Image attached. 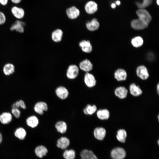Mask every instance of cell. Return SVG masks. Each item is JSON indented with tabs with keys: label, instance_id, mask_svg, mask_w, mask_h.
Returning a JSON list of instances; mask_svg holds the SVG:
<instances>
[{
	"label": "cell",
	"instance_id": "d6a6232c",
	"mask_svg": "<svg viewBox=\"0 0 159 159\" xmlns=\"http://www.w3.org/2000/svg\"><path fill=\"white\" fill-rule=\"evenodd\" d=\"M153 0H143L141 2L136 1V6L139 9H145L152 4Z\"/></svg>",
	"mask_w": 159,
	"mask_h": 159
},
{
	"label": "cell",
	"instance_id": "f6af8a7d",
	"mask_svg": "<svg viewBox=\"0 0 159 159\" xmlns=\"http://www.w3.org/2000/svg\"><path fill=\"white\" fill-rule=\"evenodd\" d=\"M156 4L158 5H159V0H156Z\"/></svg>",
	"mask_w": 159,
	"mask_h": 159
},
{
	"label": "cell",
	"instance_id": "f35d334b",
	"mask_svg": "<svg viewBox=\"0 0 159 159\" xmlns=\"http://www.w3.org/2000/svg\"><path fill=\"white\" fill-rule=\"evenodd\" d=\"M8 0H0V4L3 6H6L8 4Z\"/></svg>",
	"mask_w": 159,
	"mask_h": 159
},
{
	"label": "cell",
	"instance_id": "d4e9b609",
	"mask_svg": "<svg viewBox=\"0 0 159 159\" xmlns=\"http://www.w3.org/2000/svg\"><path fill=\"white\" fill-rule=\"evenodd\" d=\"M69 140L67 138L62 137L57 140V145L58 147L64 149L69 145Z\"/></svg>",
	"mask_w": 159,
	"mask_h": 159
},
{
	"label": "cell",
	"instance_id": "277c9868",
	"mask_svg": "<svg viewBox=\"0 0 159 159\" xmlns=\"http://www.w3.org/2000/svg\"><path fill=\"white\" fill-rule=\"evenodd\" d=\"M85 9L87 14L90 15L93 14L98 10V5L95 2L90 1L86 3L85 5Z\"/></svg>",
	"mask_w": 159,
	"mask_h": 159
},
{
	"label": "cell",
	"instance_id": "b9f144b4",
	"mask_svg": "<svg viewBox=\"0 0 159 159\" xmlns=\"http://www.w3.org/2000/svg\"><path fill=\"white\" fill-rule=\"evenodd\" d=\"M121 4L120 1L119 0H117L115 2V4L117 6L120 5Z\"/></svg>",
	"mask_w": 159,
	"mask_h": 159
},
{
	"label": "cell",
	"instance_id": "7402d4cb",
	"mask_svg": "<svg viewBox=\"0 0 159 159\" xmlns=\"http://www.w3.org/2000/svg\"><path fill=\"white\" fill-rule=\"evenodd\" d=\"M129 90L131 94L135 97L140 95L143 92L139 86L134 83H132L130 85Z\"/></svg>",
	"mask_w": 159,
	"mask_h": 159
},
{
	"label": "cell",
	"instance_id": "cb8c5ba5",
	"mask_svg": "<svg viewBox=\"0 0 159 159\" xmlns=\"http://www.w3.org/2000/svg\"><path fill=\"white\" fill-rule=\"evenodd\" d=\"M80 155L81 159H98L92 151L87 149L82 150L80 153Z\"/></svg>",
	"mask_w": 159,
	"mask_h": 159
},
{
	"label": "cell",
	"instance_id": "5bb4252c",
	"mask_svg": "<svg viewBox=\"0 0 159 159\" xmlns=\"http://www.w3.org/2000/svg\"><path fill=\"white\" fill-rule=\"evenodd\" d=\"M12 115L10 112H3L0 114V122L2 124L9 123L12 121Z\"/></svg>",
	"mask_w": 159,
	"mask_h": 159
},
{
	"label": "cell",
	"instance_id": "bcb514c9",
	"mask_svg": "<svg viewBox=\"0 0 159 159\" xmlns=\"http://www.w3.org/2000/svg\"><path fill=\"white\" fill-rule=\"evenodd\" d=\"M158 144H159V140L158 141Z\"/></svg>",
	"mask_w": 159,
	"mask_h": 159
},
{
	"label": "cell",
	"instance_id": "30bf717a",
	"mask_svg": "<svg viewBox=\"0 0 159 159\" xmlns=\"http://www.w3.org/2000/svg\"><path fill=\"white\" fill-rule=\"evenodd\" d=\"M34 109L36 113L40 115H42L44 114V111L47 110L48 106L46 102L39 101L35 104Z\"/></svg>",
	"mask_w": 159,
	"mask_h": 159
},
{
	"label": "cell",
	"instance_id": "52a82bcc",
	"mask_svg": "<svg viewBox=\"0 0 159 159\" xmlns=\"http://www.w3.org/2000/svg\"><path fill=\"white\" fill-rule=\"evenodd\" d=\"M111 154L113 159H123L125 156L126 152L123 148L118 147L114 149Z\"/></svg>",
	"mask_w": 159,
	"mask_h": 159
},
{
	"label": "cell",
	"instance_id": "ac0fdd59",
	"mask_svg": "<svg viewBox=\"0 0 159 159\" xmlns=\"http://www.w3.org/2000/svg\"><path fill=\"white\" fill-rule=\"evenodd\" d=\"M57 96L62 100L66 99L68 97L69 92L63 86H59L55 90Z\"/></svg>",
	"mask_w": 159,
	"mask_h": 159
},
{
	"label": "cell",
	"instance_id": "836d02e7",
	"mask_svg": "<svg viewBox=\"0 0 159 159\" xmlns=\"http://www.w3.org/2000/svg\"><path fill=\"white\" fill-rule=\"evenodd\" d=\"M63 156L65 159H74L75 153L72 149L66 150L63 153Z\"/></svg>",
	"mask_w": 159,
	"mask_h": 159
},
{
	"label": "cell",
	"instance_id": "8992f818",
	"mask_svg": "<svg viewBox=\"0 0 159 159\" xmlns=\"http://www.w3.org/2000/svg\"><path fill=\"white\" fill-rule=\"evenodd\" d=\"M79 72L78 67L75 64L69 65L67 69L66 75L69 79H73L78 76Z\"/></svg>",
	"mask_w": 159,
	"mask_h": 159
},
{
	"label": "cell",
	"instance_id": "1f68e13d",
	"mask_svg": "<svg viewBox=\"0 0 159 159\" xmlns=\"http://www.w3.org/2000/svg\"><path fill=\"white\" fill-rule=\"evenodd\" d=\"M97 110V107L95 105H91L88 104L84 109L83 112L86 115H92Z\"/></svg>",
	"mask_w": 159,
	"mask_h": 159
},
{
	"label": "cell",
	"instance_id": "3957f363",
	"mask_svg": "<svg viewBox=\"0 0 159 159\" xmlns=\"http://www.w3.org/2000/svg\"><path fill=\"white\" fill-rule=\"evenodd\" d=\"M148 25V24L139 18L133 19L131 22L132 27L136 30L144 29L147 28Z\"/></svg>",
	"mask_w": 159,
	"mask_h": 159
},
{
	"label": "cell",
	"instance_id": "ffe728a7",
	"mask_svg": "<svg viewBox=\"0 0 159 159\" xmlns=\"http://www.w3.org/2000/svg\"><path fill=\"white\" fill-rule=\"evenodd\" d=\"M26 123L29 127L34 128L38 125L39 123V120L36 116L32 115L28 117L26 119Z\"/></svg>",
	"mask_w": 159,
	"mask_h": 159
},
{
	"label": "cell",
	"instance_id": "d6986e66",
	"mask_svg": "<svg viewBox=\"0 0 159 159\" xmlns=\"http://www.w3.org/2000/svg\"><path fill=\"white\" fill-rule=\"evenodd\" d=\"M115 78L118 81L126 80L127 77V73L124 69L120 68L117 69L114 73Z\"/></svg>",
	"mask_w": 159,
	"mask_h": 159
},
{
	"label": "cell",
	"instance_id": "f546056e",
	"mask_svg": "<svg viewBox=\"0 0 159 159\" xmlns=\"http://www.w3.org/2000/svg\"><path fill=\"white\" fill-rule=\"evenodd\" d=\"M127 135L126 131L123 129H120L117 131V138L120 142L124 143L125 142Z\"/></svg>",
	"mask_w": 159,
	"mask_h": 159
},
{
	"label": "cell",
	"instance_id": "74e56055",
	"mask_svg": "<svg viewBox=\"0 0 159 159\" xmlns=\"http://www.w3.org/2000/svg\"><path fill=\"white\" fill-rule=\"evenodd\" d=\"M20 107V105L19 101H16L11 106V108H18Z\"/></svg>",
	"mask_w": 159,
	"mask_h": 159
},
{
	"label": "cell",
	"instance_id": "44dd1931",
	"mask_svg": "<svg viewBox=\"0 0 159 159\" xmlns=\"http://www.w3.org/2000/svg\"><path fill=\"white\" fill-rule=\"evenodd\" d=\"M106 134L105 129L102 127H97L94 131V135L96 138L99 140H102L105 138Z\"/></svg>",
	"mask_w": 159,
	"mask_h": 159
},
{
	"label": "cell",
	"instance_id": "6da1fadb",
	"mask_svg": "<svg viewBox=\"0 0 159 159\" xmlns=\"http://www.w3.org/2000/svg\"><path fill=\"white\" fill-rule=\"evenodd\" d=\"M138 18L149 24L152 20V18L149 12L145 9H139L136 11Z\"/></svg>",
	"mask_w": 159,
	"mask_h": 159
},
{
	"label": "cell",
	"instance_id": "4fadbf2b",
	"mask_svg": "<svg viewBox=\"0 0 159 159\" xmlns=\"http://www.w3.org/2000/svg\"><path fill=\"white\" fill-rule=\"evenodd\" d=\"M15 67L14 64L11 62H8L5 64L2 68L4 74L6 76H10L15 72Z\"/></svg>",
	"mask_w": 159,
	"mask_h": 159
},
{
	"label": "cell",
	"instance_id": "f1b7e54d",
	"mask_svg": "<svg viewBox=\"0 0 159 159\" xmlns=\"http://www.w3.org/2000/svg\"><path fill=\"white\" fill-rule=\"evenodd\" d=\"M55 127L57 131L62 133H64L67 130V125L64 121L58 122L56 123Z\"/></svg>",
	"mask_w": 159,
	"mask_h": 159
},
{
	"label": "cell",
	"instance_id": "ab89813d",
	"mask_svg": "<svg viewBox=\"0 0 159 159\" xmlns=\"http://www.w3.org/2000/svg\"><path fill=\"white\" fill-rule=\"evenodd\" d=\"M13 3L15 4H18L21 2L22 0H10Z\"/></svg>",
	"mask_w": 159,
	"mask_h": 159
},
{
	"label": "cell",
	"instance_id": "8fae6325",
	"mask_svg": "<svg viewBox=\"0 0 159 159\" xmlns=\"http://www.w3.org/2000/svg\"><path fill=\"white\" fill-rule=\"evenodd\" d=\"M86 26L88 30L94 31L98 29L100 26V23L97 19L94 18L86 22Z\"/></svg>",
	"mask_w": 159,
	"mask_h": 159
},
{
	"label": "cell",
	"instance_id": "e575fe53",
	"mask_svg": "<svg viewBox=\"0 0 159 159\" xmlns=\"http://www.w3.org/2000/svg\"><path fill=\"white\" fill-rule=\"evenodd\" d=\"M11 113L16 118H19L21 116V112L19 108H12Z\"/></svg>",
	"mask_w": 159,
	"mask_h": 159
},
{
	"label": "cell",
	"instance_id": "484cf974",
	"mask_svg": "<svg viewBox=\"0 0 159 159\" xmlns=\"http://www.w3.org/2000/svg\"><path fill=\"white\" fill-rule=\"evenodd\" d=\"M97 115L98 118L100 120H107L110 117V113L107 109H100L97 111Z\"/></svg>",
	"mask_w": 159,
	"mask_h": 159
},
{
	"label": "cell",
	"instance_id": "e0dca14e",
	"mask_svg": "<svg viewBox=\"0 0 159 159\" xmlns=\"http://www.w3.org/2000/svg\"><path fill=\"white\" fill-rule=\"evenodd\" d=\"M115 95L120 99H124L127 96L128 90L125 87L120 86L116 88L115 90Z\"/></svg>",
	"mask_w": 159,
	"mask_h": 159
},
{
	"label": "cell",
	"instance_id": "83f0119b",
	"mask_svg": "<svg viewBox=\"0 0 159 159\" xmlns=\"http://www.w3.org/2000/svg\"><path fill=\"white\" fill-rule=\"evenodd\" d=\"M14 134L15 136L19 139L23 140L26 135V132L24 128L19 127L16 130Z\"/></svg>",
	"mask_w": 159,
	"mask_h": 159
},
{
	"label": "cell",
	"instance_id": "4dcf8cb0",
	"mask_svg": "<svg viewBox=\"0 0 159 159\" xmlns=\"http://www.w3.org/2000/svg\"><path fill=\"white\" fill-rule=\"evenodd\" d=\"M131 43L133 47L138 48L143 45V40L141 37L137 36L132 39Z\"/></svg>",
	"mask_w": 159,
	"mask_h": 159
},
{
	"label": "cell",
	"instance_id": "5b68a950",
	"mask_svg": "<svg viewBox=\"0 0 159 159\" xmlns=\"http://www.w3.org/2000/svg\"><path fill=\"white\" fill-rule=\"evenodd\" d=\"M11 10L12 15L17 20H21L25 16V11L21 7L14 6L11 8Z\"/></svg>",
	"mask_w": 159,
	"mask_h": 159
},
{
	"label": "cell",
	"instance_id": "9c48e42d",
	"mask_svg": "<svg viewBox=\"0 0 159 159\" xmlns=\"http://www.w3.org/2000/svg\"><path fill=\"white\" fill-rule=\"evenodd\" d=\"M136 73L137 76L143 80H147L149 77L148 69L144 65L138 66L136 69Z\"/></svg>",
	"mask_w": 159,
	"mask_h": 159
},
{
	"label": "cell",
	"instance_id": "d590c367",
	"mask_svg": "<svg viewBox=\"0 0 159 159\" xmlns=\"http://www.w3.org/2000/svg\"><path fill=\"white\" fill-rule=\"evenodd\" d=\"M6 18L4 13L0 11V25H4L6 22Z\"/></svg>",
	"mask_w": 159,
	"mask_h": 159
},
{
	"label": "cell",
	"instance_id": "7bdbcfd3",
	"mask_svg": "<svg viewBox=\"0 0 159 159\" xmlns=\"http://www.w3.org/2000/svg\"><path fill=\"white\" fill-rule=\"evenodd\" d=\"M157 91L158 92V93L159 94V84L158 83L157 85Z\"/></svg>",
	"mask_w": 159,
	"mask_h": 159
},
{
	"label": "cell",
	"instance_id": "7a4b0ae2",
	"mask_svg": "<svg viewBox=\"0 0 159 159\" xmlns=\"http://www.w3.org/2000/svg\"><path fill=\"white\" fill-rule=\"evenodd\" d=\"M25 24L21 20H17L10 27V30L11 31H15L20 33H23L24 32Z\"/></svg>",
	"mask_w": 159,
	"mask_h": 159
},
{
	"label": "cell",
	"instance_id": "ee69618b",
	"mask_svg": "<svg viewBox=\"0 0 159 159\" xmlns=\"http://www.w3.org/2000/svg\"><path fill=\"white\" fill-rule=\"evenodd\" d=\"M2 140V135L0 132V143H1Z\"/></svg>",
	"mask_w": 159,
	"mask_h": 159
},
{
	"label": "cell",
	"instance_id": "9a60e30c",
	"mask_svg": "<svg viewBox=\"0 0 159 159\" xmlns=\"http://www.w3.org/2000/svg\"><path fill=\"white\" fill-rule=\"evenodd\" d=\"M82 51L86 53H90L92 51V46L90 41L84 40L79 43Z\"/></svg>",
	"mask_w": 159,
	"mask_h": 159
},
{
	"label": "cell",
	"instance_id": "60d3db41",
	"mask_svg": "<svg viewBox=\"0 0 159 159\" xmlns=\"http://www.w3.org/2000/svg\"><path fill=\"white\" fill-rule=\"evenodd\" d=\"M111 6L112 8L113 9L115 8L116 7V5L115 4L113 3H112L111 5Z\"/></svg>",
	"mask_w": 159,
	"mask_h": 159
},
{
	"label": "cell",
	"instance_id": "7c38bea8",
	"mask_svg": "<svg viewBox=\"0 0 159 159\" xmlns=\"http://www.w3.org/2000/svg\"><path fill=\"white\" fill-rule=\"evenodd\" d=\"M84 80L86 85L89 87H92L96 85V81L94 76L88 72L85 75Z\"/></svg>",
	"mask_w": 159,
	"mask_h": 159
},
{
	"label": "cell",
	"instance_id": "2e32d148",
	"mask_svg": "<svg viewBox=\"0 0 159 159\" xmlns=\"http://www.w3.org/2000/svg\"><path fill=\"white\" fill-rule=\"evenodd\" d=\"M93 67V64L91 62L87 59L82 61L79 64L80 69L86 72L91 71Z\"/></svg>",
	"mask_w": 159,
	"mask_h": 159
},
{
	"label": "cell",
	"instance_id": "603a6c76",
	"mask_svg": "<svg viewBox=\"0 0 159 159\" xmlns=\"http://www.w3.org/2000/svg\"><path fill=\"white\" fill-rule=\"evenodd\" d=\"M63 32L60 29H57L52 33L51 37L52 40L55 42H60L62 39Z\"/></svg>",
	"mask_w": 159,
	"mask_h": 159
},
{
	"label": "cell",
	"instance_id": "4316f807",
	"mask_svg": "<svg viewBox=\"0 0 159 159\" xmlns=\"http://www.w3.org/2000/svg\"><path fill=\"white\" fill-rule=\"evenodd\" d=\"M47 152L48 150L46 148L42 145L38 146L35 150V154L40 158L46 155Z\"/></svg>",
	"mask_w": 159,
	"mask_h": 159
},
{
	"label": "cell",
	"instance_id": "ba28073f",
	"mask_svg": "<svg viewBox=\"0 0 159 159\" xmlns=\"http://www.w3.org/2000/svg\"><path fill=\"white\" fill-rule=\"evenodd\" d=\"M66 12L68 18L71 20L76 19L80 14L79 10L74 6L67 8Z\"/></svg>",
	"mask_w": 159,
	"mask_h": 159
},
{
	"label": "cell",
	"instance_id": "8d00e7d4",
	"mask_svg": "<svg viewBox=\"0 0 159 159\" xmlns=\"http://www.w3.org/2000/svg\"><path fill=\"white\" fill-rule=\"evenodd\" d=\"M19 101V103L20 107L23 109H25L26 107L24 101L22 100H20Z\"/></svg>",
	"mask_w": 159,
	"mask_h": 159
}]
</instances>
